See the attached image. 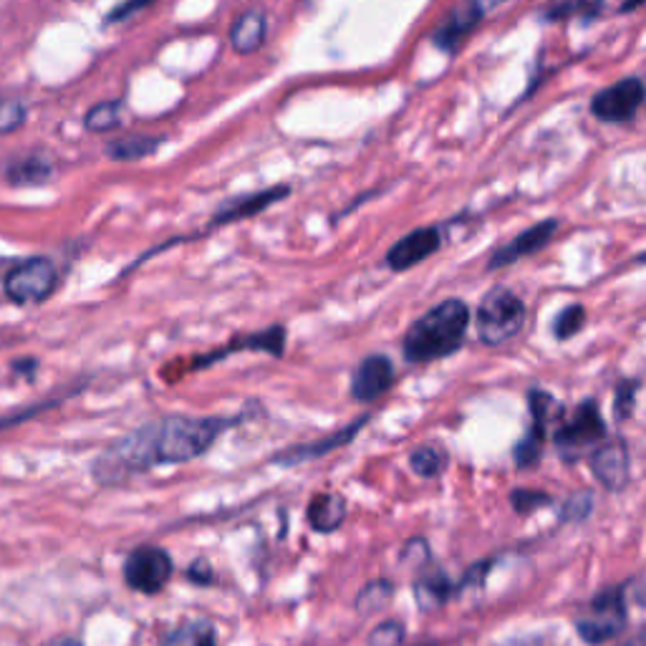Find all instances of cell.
<instances>
[{
	"label": "cell",
	"mask_w": 646,
	"mask_h": 646,
	"mask_svg": "<svg viewBox=\"0 0 646 646\" xmlns=\"http://www.w3.org/2000/svg\"><path fill=\"white\" fill-rule=\"evenodd\" d=\"M584 323H586V309L581 306V303H571V306H566L554 319V336L558 341L574 339L578 331L584 329Z\"/></svg>",
	"instance_id": "27"
},
{
	"label": "cell",
	"mask_w": 646,
	"mask_h": 646,
	"mask_svg": "<svg viewBox=\"0 0 646 646\" xmlns=\"http://www.w3.org/2000/svg\"><path fill=\"white\" fill-rule=\"evenodd\" d=\"M151 0H125V3H119L114 11L107 16L109 23H119V21H127L129 16H135L141 8H147Z\"/></svg>",
	"instance_id": "34"
},
{
	"label": "cell",
	"mask_w": 646,
	"mask_h": 646,
	"mask_svg": "<svg viewBox=\"0 0 646 646\" xmlns=\"http://www.w3.org/2000/svg\"><path fill=\"white\" fill-rule=\"evenodd\" d=\"M598 8H601V0H566V3H558L556 8H550L548 18L550 21H560V18L574 16L576 11H581L586 16H596Z\"/></svg>",
	"instance_id": "31"
},
{
	"label": "cell",
	"mask_w": 646,
	"mask_h": 646,
	"mask_svg": "<svg viewBox=\"0 0 646 646\" xmlns=\"http://www.w3.org/2000/svg\"><path fill=\"white\" fill-rule=\"evenodd\" d=\"M173 556L159 546H139L125 560V581L131 591L155 596L173 578Z\"/></svg>",
	"instance_id": "6"
},
{
	"label": "cell",
	"mask_w": 646,
	"mask_h": 646,
	"mask_svg": "<svg viewBox=\"0 0 646 646\" xmlns=\"http://www.w3.org/2000/svg\"><path fill=\"white\" fill-rule=\"evenodd\" d=\"M417 646H437V644H417Z\"/></svg>",
	"instance_id": "41"
},
{
	"label": "cell",
	"mask_w": 646,
	"mask_h": 646,
	"mask_svg": "<svg viewBox=\"0 0 646 646\" xmlns=\"http://www.w3.org/2000/svg\"><path fill=\"white\" fill-rule=\"evenodd\" d=\"M161 145V139L159 137H125V139H117V141H111V145L107 147V155L111 159H117V161H137L141 157H149V155H155V151L159 149Z\"/></svg>",
	"instance_id": "22"
},
{
	"label": "cell",
	"mask_w": 646,
	"mask_h": 646,
	"mask_svg": "<svg viewBox=\"0 0 646 646\" xmlns=\"http://www.w3.org/2000/svg\"><path fill=\"white\" fill-rule=\"evenodd\" d=\"M46 646H81V642L74 639V636H61V639H53Z\"/></svg>",
	"instance_id": "38"
},
{
	"label": "cell",
	"mask_w": 646,
	"mask_h": 646,
	"mask_svg": "<svg viewBox=\"0 0 646 646\" xmlns=\"http://www.w3.org/2000/svg\"><path fill=\"white\" fill-rule=\"evenodd\" d=\"M56 265L49 258H31L8 273L6 293L16 303H41L56 288Z\"/></svg>",
	"instance_id": "7"
},
{
	"label": "cell",
	"mask_w": 646,
	"mask_h": 646,
	"mask_svg": "<svg viewBox=\"0 0 646 646\" xmlns=\"http://www.w3.org/2000/svg\"><path fill=\"white\" fill-rule=\"evenodd\" d=\"M187 578L193 584H213V568H211V564H207L205 558H197V560H193V566L187 568Z\"/></svg>",
	"instance_id": "35"
},
{
	"label": "cell",
	"mask_w": 646,
	"mask_h": 646,
	"mask_svg": "<svg viewBox=\"0 0 646 646\" xmlns=\"http://www.w3.org/2000/svg\"><path fill=\"white\" fill-rule=\"evenodd\" d=\"M550 502H554V498L544 490H512L510 496V506L516 508L520 516H534L538 508H546Z\"/></svg>",
	"instance_id": "28"
},
{
	"label": "cell",
	"mask_w": 646,
	"mask_h": 646,
	"mask_svg": "<svg viewBox=\"0 0 646 646\" xmlns=\"http://www.w3.org/2000/svg\"><path fill=\"white\" fill-rule=\"evenodd\" d=\"M591 506H594L591 492H576V496L566 502L564 518H566V520H571V518L584 520V518L588 516V512H591Z\"/></svg>",
	"instance_id": "33"
},
{
	"label": "cell",
	"mask_w": 646,
	"mask_h": 646,
	"mask_svg": "<svg viewBox=\"0 0 646 646\" xmlns=\"http://www.w3.org/2000/svg\"><path fill=\"white\" fill-rule=\"evenodd\" d=\"M3 175H6V183L13 187H38V185H46L53 177V165H51V159H46V157L28 155V157H18L8 161Z\"/></svg>",
	"instance_id": "20"
},
{
	"label": "cell",
	"mask_w": 646,
	"mask_h": 646,
	"mask_svg": "<svg viewBox=\"0 0 646 646\" xmlns=\"http://www.w3.org/2000/svg\"><path fill=\"white\" fill-rule=\"evenodd\" d=\"M576 632L586 644H606L626 632V596L624 586L598 591L586 611L576 619Z\"/></svg>",
	"instance_id": "5"
},
{
	"label": "cell",
	"mask_w": 646,
	"mask_h": 646,
	"mask_svg": "<svg viewBox=\"0 0 646 646\" xmlns=\"http://www.w3.org/2000/svg\"><path fill=\"white\" fill-rule=\"evenodd\" d=\"M309 526L316 530V534H334L341 528V522L346 520V500L344 496H336V492H316L309 502Z\"/></svg>",
	"instance_id": "18"
},
{
	"label": "cell",
	"mask_w": 646,
	"mask_h": 646,
	"mask_svg": "<svg viewBox=\"0 0 646 646\" xmlns=\"http://www.w3.org/2000/svg\"><path fill=\"white\" fill-rule=\"evenodd\" d=\"M606 437H609V430H606L601 410H598L594 399H586L571 414L560 420L554 434V444L560 460L574 464L578 460H586Z\"/></svg>",
	"instance_id": "3"
},
{
	"label": "cell",
	"mask_w": 646,
	"mask_h": 646,
	"mask_svg": "<svg viewBox=\"0 0 646 646\" xmlns=\"http://www.w3.org/2000/svg\"><path fill=\"white\" fill-rule=\"evenodd\" d=\"M442 248V233L440 227H420L397 241L386 253V265L394 273H404L420 265L422 261L432 258V255Z\"/></svg>",
	"instance_id": "10"
},
{
	"label": "cell",
	"mask_w": 646,
	"mask_h": 646,
	"mask_svg": "<svg viewBox=\"0 0 646 646\" xmlns=\"http://www.w3.org/2000/svg\"><path fill=\"white\" fill-rule=\"evenodd\" d=\"M410 468L424 480L440 478L444 468H448V452L434 448V444H424V448H417L410 454Z\"/></svg>",
	"instance_id": "24"
},
{
	"label": "cell",
	"mask_w": 646,
	"mask_h": 646,
	"mask_svg": "<svg viewBox=\"0 0 646 646\" xmlns=\"http://www.w3.org/2000/svg\"><path fill=\"white\" fill-rule=\"evenodd\" d=\"M470 326V306L460 298H448L417 319L402 341V354L410 364H432L458 354Z\"/></svg>",
	"instance_id": "2"
},
{
	"label": "cell",
	"mask_w": 646,
	"mask_h": 646,
	"mask_svg": "<svg viewBox=\"0 0 646 646\" xmlns=\"http://www.w3.org/2000/svg\"><path fill=\"white\" fill-rule=\"evenodd\" d=\"M394 384V364L384 354H372L359 361V366L351 374V397L356 402H374L386 394Z\"/></svg>",
	"instance_id": "11"
},
{
	"label": "cell",
	"mask_w": 646,
	"mask_h": 646,
	"mask_svg": "<svg viewBox=\"0 0 646 646\" xmlns=\"http://www.w3.org/2000/svg\"><path fill=\"white\" fill-rule=\"evenodd\" d=\"M644 97V81L639 76H629V79H621L614 87L598 91L591 101V111L596 119L606 121V125H624V121H632L636 117Z\"/></svg>",
	"instance_id": "8"
},
{
	"label": "cell",
	"mask_w": 646,
	"mask_h": 646,
	"mask_svg": "<svg viewBox=\"0 0 646 646\" xmlns=\"http://www.w3.org/2000/svg\"><path fill=\"white\" fill-rule=\"evenodd\" d=\"M478 3H480V8H482V13L488 16L490 11H496L498 6H502V3H510V0H478Z\"/></svg>",
	"instance_id": "37"
},
{
	"label": "cell",
	"mask_w": 646,
	"mask_h": 646,
	"mask_svg": "<svg viewBox=\"0 0 646 646\" xmlns=\"http://www.w3.org/2000/svg\"><path fill=\"white\" fill-rule=\"evenodd\" d=\"M636 392H639V382L636 379H626V382L619 384L616 389V399H614V412L619 420H629L636 404Z\"/></svg>",
	"instance_id": "30"
},
{
	"label": "cell",
	"mask_w": 646,
	"mask_h": 646,
	"mask_svg": "<svg viewBox=\"0 0 646 646\" xmlns=\"http://www.w3.org/2000/svg\"><path fill=\"white\" fill-rule=\"evenodd\" d=\"M642 3H644V0H624V3H621V8H619V11H621V13H634V11H636V8H639Z\"/></svg>",
	"instance_id": "39"
},
{
	"label": "cell",
	"mask_w": 646,
	"mask_h": 646,
	"mask_svg": "<svg viewBox=\"0 0 646 646\" xmlns=\"http://www.w3.org/2000/svg\"><path fill=\"white\" fill-rule=\"evenodd\" d=\"M404 642V626L399 621H384L369 636V646H399Z\"/></svg>",
	"instance_id": "32"
},
{
	"label": "cell",
	"mask_w": 646,
	"mask_h": 646,
	"mask_svg": "<svg viewBox=\"0 0 646 646\" xmlns=\"http://www.w3.org/2000/svg\"><path fill=\"white\" fill-rule=\"evenodd\" d=\"M161 646H217V639L213 626L207 621H189L169 632Z\"/></svg>",
	"instance_id": "23"
},
{
	"label": "cell",
	"mask_w": 646,
	"mask_h": 646,
	"mask_svg": "<svg viewBox=\"0 0 646 646\" xmlns=\"http://www.w3.org/2000/svg\"><path fill=\"white\" fill-rule=\"evenodd\" d=\"M626 646H644V636L639 634V636H634L632 642H626Z\"/></svg>",
	"instance_id": "40"
},
{
	"label": "cell",
	"mask_w": 646,
	"mask_h": 646,
	"mask_svg": "<svg viewBox=\"0 0 646 646\" xmlns=\"http://www.w3.org/2000/svg\"><path fill=\"white\" fill-rule=\"evenodd\" d=\"M454 586L450 584L448 574L442 568H427L414 581V598L422 611H437L450 601Z\"/></svg>",
	"instance_id": "19"
},
{
	"label": "cell",
	"mask_w": 646,
	"mask_h": 646,
	"mask_svg": "<svg viewBox=\"0 0 646 646\" xmlns=\"http://www.w3.org/2000/svg\"><path fill=\"white\" fill-rule=\"evenodd\" d=\"M366 422H369V417H359V420L351 422L346 430L331 434V437H326V440H319V442H313V444H298V448H291L286 452H281V458H275V462H278V464H298V462H306V460L323 458V454L344 448V444H349L351 440H354L361 427H364Z\"/></svg>",
	"instance_id": "16"
},
{
	"label": "cell",
	"mask_w": 646,
	"mask_h": 646,
	"mask_svg": "<svg viewBox=\"0 0 646 646\" xmlns=\"http://www.w3.org/2000/svg\"><path fill=\"white\" fill-rule=\"evenodd\" d=\"M237 422H241V417H235V420L183 414L161 417V420L139 427L125 440L114 442L94 464V474L99 482L109 484L135 472L197 460L213 448L227 427Z\"/></svg>",
	"instance_id": "1"
},
{
	"label": "cell",
	"mask_w": 646,
	"mask_h": 646,
	"mask_svg": "<svg viewBox=\"0 0 646 646\" xmlns=\"http://www.w3.org/2000/svg\"><path fill=\"white\" fill-rule=\"evenodd\" d=\"M26 107L16 99H0V135H11L26 125Z\"/></svg>",
	"instance_id": "29"
},
{
	"label": "cell",
	"mask_w": 646,
	"mask_h": 646,
	"mask_svg": "<svg viewBox=\"0 0 646 646\" xmlns=\"http://www.w3.org/2000/svg\"><path fill=\"white\" fill-rule=\"evenodd\" d=\"M588 464H591L594 478L609 492H621L626 484H629L632 460L629 448H626L621 437H614V440L606 437V440L588 454Z\"/></svg>",
	"instance_id": "9"
},
{
	"label": "cell",
	"mask_w": 646,
	"mask_h": 646,
	"mask_svg": "<svg viewBox=\"0 0 646 646\" xmlns=\"http://www.w3.org/2000/svg\"><path fill=\"white\" fill-rule=\"evenodd\" d=\"M556 231H558V221H544L534 227H528V231H522L518 237H512L508 245H502V248L492 253L488 271L506 268V265H512L520 258H528V255L544 251L546 245L554 241Z\"/></svg>",
	"instance_id": "12"
},
{
	"label": "cell",
	"mask_w": 646,
	"mask_h": 646,
	"mask_svg": "<svg viewBox=\"0 0 646 646\" xmlns=\"http://www.w3.org/2000/svg\"><path fill=\"white\" fill-rule=\"evenodd\" d=\"M291 195V187L286 185H275L268 189H261V193H253V195H243V197H235L231 203H225L221 211L215 213L213 217V227L217 225H231L237 221H245V217H253L263 211H268L275 203H281L283 197Z\"/></svg>",
	"instance_id": "15"
},
{
	"label": "cell",
	"mask_w": 646,
	"mask_h": 646,
	"mask_svg": "<svg viewBox=\"0 0 646 646\" xmlns=\"http://www.w3.org/2000/svg\"><path fill=\"white\" fill-rule=\"evenodd\" d=\"M268 21L258 11L243 13L231 28V43L237 53H255L265 43Z\"/></svg>",
	"instance_id": "21"
},
{
	"label": "cell",
	"mask_w": 646,
	"mask_h": 646,
	"mask_svg": "<svg viewBox=\"0 0 646 646\" xmlns=\"http://www.w3.org/2000/svg\"><path fill=\"white\" fill-rule=\"evenodd\" d=\"M121 109H125L121 101H101L87 111L84 125H87V129L94 131V135H104V131H111L121 125Z\"/></svg>",
	"instance_id": "26"
},
{
	"label": "cell",
	"mask_w": 646,
	"mask_h": 646,
	"mask_svg": "<svg viewBox=\"0 0 646 646\" xmlns=\"http://www.w3.org/2000/svg\"><path fill=\"white\" fill-rule=\"evenodd\" d=\"M484 13L478 0H462V3L454 6L448 13V18L440 23V28L432 33L434 46L442 51H454L464 38L478 28Z\"/></svg>",
	"instance_id": "13"
},
{
	"label": "cell",
	"mask_w": 646,
	"mask_h": 646,
	"mask_svg": "<svg viewBox=\"0 0 646 646\" xmlns=\"http://www.w3.org/2000/svg\"><path fill=\"white\" fill-rule=\"evenodd\" d=\"M502 646H544V642H540L538 636H522V639H512Z\"/></svg>",
	"instance_id": "36"
},
{
	"label": "cell",
	"mask_w": 646,
	"mask_h": 646,
	"mask_svg": "<svg viewBox=\"0 0 646 646\" xmlns=\"http://www.w3.org/2000/svg\"><path fill=\"white\" fill-rule=\"evenodd\" d=\"M237 351H268V354L273 356H283V351H286V329L273 326L265 331H255V334H248V336H235L231 344H227L225 349L213 351L211 356H197L193 366L205 369L215 364V361L237 354Z\"/></svg>",
	"instance_id": "14"
},
{
	"label": "cell",
	"mask_w": 646,
	"mask_h": 646,
	"mask_svg": "<svg viewBox=\"0 0 646 646\" xmlns=\"http://www.w3.org/2000/svg\"><path fill=\"white\" fill-rule=\"evenodd\" d=\"M526 303L510 288H492L478 306V336L484 346H502L526 326Z\"/></svg>",
	"instance_id": "4"
},
{
	"label": "cell",
	"mask_w": 646,
	"mask_h": 646,
	"mask_svg": "<svg viewBox=\"0 0 646 646\" xmlns=\"http://www.w3.org/2000/svg\"><path fill=\"white\" fill-rule=\"evenodd\" d=\"M392 596H394V586L384 581V578H379V581H372V584H366L364 588H361V594L356 598V611L364 614V616L384 611V606H389Z\"/></svg>",
	"instance_id": "25"
},
{
	"label": "cell",
	"mask_w": 646,
	"mask_h": 646,
	"mask_svg": "<svg viewBox=\"0 0 646 646\" xmlns=\"http://www.w3.org/2000/svg\"><path fill=\"white\" fill-rule=\"evenodd\" d=\"M528 407H530V414H534V422H530L526 440L536 442V444H540V448H544L550 427L564 420L566 410L560 407V402L554 394L540 392V389H534V392L528 394Z\"/></svg>",
	"instance_id": "17"
}]
</instances>
